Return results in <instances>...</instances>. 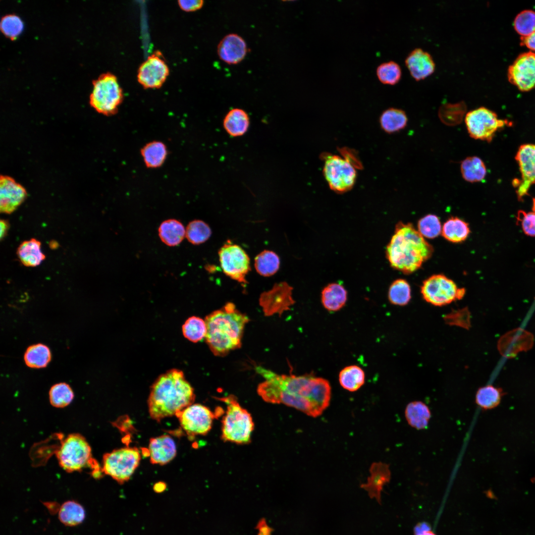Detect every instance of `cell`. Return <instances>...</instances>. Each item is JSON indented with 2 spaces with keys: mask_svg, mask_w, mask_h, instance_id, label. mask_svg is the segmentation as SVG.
<instances>
[{
  "mask_svg": "<svg viewBox=\"0 0 535 535\" xmlns=\"http://www.w3.org/2000/svg\"><path fill=\"white\" fill-rule=\"evenodd\" d=\"M517 220L521 223L524 232L527 235L535 236V213L519 211Z\"/></svg>",
  "mask_w": 535,
  "mask_h": 535,
  "instance_id": "7dc6e473",
  "label": "cell"
},
{
  "mask_svg": "<svg viewBox=\"0 0 535 535\" xmlns=\"http://www.w3.org/2000/svg\"><path fill=\"white\" fill-rule=\"evenodd\" d=\"M533 208V212L535 213V198H533V208Z\"/></svg>",
  "mask_w": 535,
  "mask_h": 535,
  "instance_id": "9f6ffc18",
  "label": "cell"
},
{
  "mask_svg": "<svg viewBox=\"0 0 535 535\" xmlns=\"http://www.w3.org/2000/svg\"><path fill=\"white\" fill-rule=\"evenodd\" d=\"M460 171L463 178L466 181L476 183L484 179L486 174V168L481 158L477 156H470L461 161Z\"/></svg>",
  "mask_w": 535,
  "mask_h": 535,
  "instance_id": "f546056e",
  "label": "cell"
},
{
  "mask_svg": "<svg viewBox=\"0 0 535 535\" xmlns=\"http://www.w3.org/2000/svg\"><path fill=\"white\" fill-rule=\"evenodd\" d=\"M521 44L535 52V31L529 36L521 37Z\"/></svg>",
  "mask_w": 535,
  "mask_h": 535,
  "instance_id": "681fc988",
  "label": "cell"
},
{
  "mask_svg": "<svg viewBox=\"0 0 535 535\" xmlns=\"http://www.w3.org/2000/svg\"><path fill=\"white\" fill-rule=\"evenodd\" d=\"M381 128L388 134L397 132L406 127L408 117L402 109L390 107L384 110L379 118Z\"/></svg>",
  "mask_w": 535,
  "mask_h": 535,
  "instance_id": "f1b7e54d",
  "label": "cell"
},
{
  "mask_svg": "<svg viewBox=\"0 0 535 535\" xmlns=\"http://www.w3.org/2000/svg\"><path fill=\"white\" fill-rule=\"evenodd\" d=\"M51 359L50 349L43 343L29 346L24 354V360L26 365L33 369L46 367L51 362Z\"/></svg>",
  "mask_w": 535,
  "mask_h": 535,
  "instance_id": "4dcf8cb0",
  "label": "cell"
},
{
  "mask_svg": "<svg viewBox=\"0 0 535 535\" xmlns=\"http://www.w3.org/2000/svg\"><path fill=\"white\" fill-rule=\"evenodd\" d=\"M280 266L278 256L274 252L264 250L255 259V268L257 272L263 276H270L275 274Z\"/></svg>",
  "mask_w": 535,
  "mask_h": 535,
  "instance_id": "d590c367",
  "label": "cell"
},
{
  "mask_svg": "<svg viewBox=\"0 0 535 535\" xmlns=\"http://www.w3.org/2000/svg\"><path fill=\"white\" fill-rule=\"evenodd\" d=\"M148 450L151 463L160 465L171 461L176 456L177 452L174 440L166 434L151 438Z\"/></svg>",
  "mask_w": 535,
  "mask_h": 535,
  "instance_id": "7402d4cb",
  "label": "cell"
},
{
  "mask_svg": "<svg viewBox=\"0 0 535 535\" xmlns=\"http://www.w3.org/2000/svg\"><path fill=\"white\" fill-rule=\"evenodd\" d=\"M292 290L290 285L283 281L275 283L270 290L263 293L260 303L265 312L269 314L288 310L295 302Z\"/></svg>",
  "mask_w": 535,
  "mask_h": 535,
  "instance_id": "e0dca14e",
  "label": "cell"
},
{
  "mask_svg": "<svg viewBox=\"0 0 535 535\" xmlns=\"http://www.w3.org/2000/svg\"><path fill=\"white\" fill-rule=\"evenodd\" d=\"M249 49L245 39L236 33L224 36L217 46L219 58L228 65H236L246 57Z\"/></svg>",
  "mask_w": 535,
  "mask_h": 535,
  "instance_id": "d6986e66",
  "label": "cell"
},
{
  "mask_svg": "<svg viewBox=\"0 0 535 535\" xmlns=\"http://www.w3.org/2000/svg\"><path fill=\"white\" fill-rule=\"evenodd\" d=\"M223 122L226 131L231 136L237 137L243 135L247 131L250 119L244 110L234 108L227 113Z\"/></svg>",
  "mask_w": 535,
  "mask_h": 535,
  "instance_id": "484cf974",
  "label": "cell"
},
{
  "mask_svg": "<svg viewBox=\"0 0 535 535\" xmlns=\"http://www.w3.org/2000/svg\"><path fill=\"white\" fill-rule=\"evenodd\" d=\"M0 239L2 240L7 234L8 230L9 227V224L8 221L5 219H1L0 221Z\"/></svg>",
  "mask_w": 535,
  "mask_h": 535,
  "instance_id": "f5cc1de1",
  "label": "cell"
},
{
  "mask_svg": "<svg viewBox=\"0 0 535 535\" xmlns=\"http://www.w3.org/2000/svg\"><path fill=\"white\" fill-rule=\"evenodd\" d=\"M0 29L6 37L15 40L23 31L24 23L18 15L7 14L1 18Z\"/></svg>",
  "mask_w": 535,
  "mask_h": 535,
  "instance_id": "7bdbcfd3",
  "label": "cell"
},
{
  "mask_svg": "<svg viewBox=\"0 0 535 535\" xmlns=\"http://www.w3.org/2000/svg\"><path fill=\"white\" fill-rule=\"evenodd\" d=\"M222 410L217 408L214 413L209 408L200 404H192L179 411L175 416L180 426L191 437L205 435L211 430L214 419L221 415Z\"/></svg>",
  "mask_w": 535,
  "mask_h": 535,
  "instance_id": "7c38bea8",
  "label": "cell"
},
{
  "mask_svg": "<svg viewBox=\"0 0 535 535\" xmlns=\"http://www.w3.org/2000/svg\"><path fill=\"white\" fill-rule=\"evenodd\" d=\"M257 529L259 531L258 535H270L271 529L266 524L265 520H262L259 523Z\"/></svg>",
  "mask_w": 535,
  "mask_h": 535,
  "instance_id": "816d5d0a",
  "label": "cell"
},
{
  "mask_svg": "<svg viewBox=\"0 0 535 535\" xmlns=\"http://www.w3.org/2000/svg\"><path fill=\"white\" fill-rule=\"evenodd\" d=\"M256 370L265 378L257 391L267 402L283 404L314 418L321 415L329 405L331 386L324 378L312 373L279 374L260 366Z\"/></svg>",
  "mask_w": 535,
  "mask_h": 535,
  "instance_id": "6da1fadb",
  "label": "cell"
},
{
  "mask_svg": "<svg viewBox=\"0 0 535 535\" xmlns=\"http://www.w3.org/2000/svg\"><path fill=\"white\" fill-rule=\"evenodd\" d=\"M141 459L136 447H126L104 454L103 473L119 484L128 481L138 467Z\"/></svg>",
  "mask_w": 535,
  "mask_h": 535,
  "instance_id": "9c48e42d",
  "label": "cell"
},
{
  "mask_svg": "<svg viewBox=\"0 0 535 535\" xmlns=\"http://www.w3.org/2000/svg\"><path fill=\"white\" fill-rule=\"evenodd\" d=\"M339 152L342 157L324 152L321 158L323 161V175L330 189L342 194L353 188L357 180V169L363 165L352 150L343 148Z\"/></svg>",
  "mask_w": 535,
  "mask_h": 535,
  "instance_id": "5b68a950",
  "label": "cell"
},
{
  "mask_svg": "<svg viewBox=\"0 0 535 535\" xmlns=\"http://www.w3.org/2000/svg\"><path fill=\"white\" fill-rule=\"evenodd\" d=\"M423 299L428 303L441 307L461 299L464 288H459L451 279L443 274H434L424 281L421 287Z\"/></svg>",
  "mask_w": 535,
  "mask_h": 535,
  "instance_id": "30bf717a",
  "label": "cell"
},
{
  "mask_svg": "<svg viewBox=\"0 0 535 535\" xmlns=\"http://www.w3.org/2000/svg\"><path fill=\"white\" fill-rule=\"evenodd\" d=\"M16 254L23 265L35 267L40 265L46 256L41 251V243L35 238L22 242L18 247Z\"/></svg>",
  "mask_w": 535,
  "mask_h": 535,
  "instance_id": "d4e9b609",
  "label": "cell"
},
{
  "mask_svg": "<svg viewBox=\"0 0 535 535\" xmlns=\"http://www.w3.org/2000/svg\"><path fill=\"white\" fill-rule=\"evenodd\" d=\"M503 391L500 388L491 385L480 387L476 394V403L482 409L486 410L497 407L500 403Z\"/></svg>",
  "mask_w": 535,
  "mask_h": 535,
  "instance_id": "8d00e7d4",
  "label": "cell"
},
{
  "mask_svg": "<svg viewBox=\"0 0 535 535\" xmlns=\"http://www.w3.org/2000/svg\"><path fill=\"white\" fill-rule=\"evenodd\" d=\"M212 234L209 225L203 220L195 219L190 222L186 228L185 236L193 245H199L207 241Z\"/></svg>",
  "mask_w": 535,
  "mask_h": 535,
  "instance_id": "60d3db41",
  "label": "cell"
},
{
  "mask_svg": "<svg viewBox=\"0 0 535 535\" xmlns=\"http://www.w3.org/2000/svg\"><path fill=\"white\" fill-rule=\"evenodd\" d=\"M411 298L410 286L405 279H397L392 282L388 292V299L391 304L404 306Z\"/></svg>",
  "mask_w": 535,
  "mask_h": 535,
  "instance_id": "74e56055",
  "label": "cell"
},
{
  "mask_svg": "<svg viewBox=\"0 0 535 535\" xmlns=\"http://www.w3.org/2000/svg\"><path fill=\"white\" fill-rule=\"evenodd\" d=\"M140 154L147 168L156 169L161 167L165 162L168 151L164 143L159 140H153L142 147Z\"/></svg>",
  "mask_w": 535,
  "mask_h": 535,
  "instance_id": "603a6c76",
  "label": "cell"
},
{
  "mask_svg": "<svg viewBox=\"0 0 535 535\" xmlns=\"http://www.w3.org/2000/svg\"><path fill=\"white\" fill-rule=\"evenodd\" d=\"M218 254L223 272L231 279L246 285V276L251 267L250 258L244 249L228 241L219 249Z\"/></svg>",
  "mask_w": 535,
  "mask_h": 535,
  "instance_id": "4fadbf2b",
  "label": "cell"
},
{
  "mask_svg": "<svg viewBox=\"0 0 535 535\" xmlns=\"http://www.w3.org/2000/svg\"><path fill=\"white\" fill-rule=\"evenodd\" d=\"M195 399L194 389L183 372L169 370L158 377L151 386L147 402L150 416L160 422L193 404Z\"/></svg>",
  "mask_w": 535,
  "mask_h": 535,
  "instance_id": "7a4b0ae2",
  "label": "cell"
},
{
  "mask_svg": "<svg viewBox=\"0 0 535 535\" xmlns=\"http://www.w3.org/2000/svg\"><path fill=\"white\" fill-rule=\"evenodd\" d=\"M405 416L408 424L417 429L427 428L431 417L428 407L420 401H415L408 404L405 410Z\"/></svg>",
  "mask_w": 535,
  "mask_h": 535,
  "instance_id": "83f0119b",
  "label": "cell"
},
{
  "mask_svg": "<svg viewBox=\"0 0 535 535\" xmlns=\"http://www.w3.org/2000/svg\"><path fill=\"white\" fill-rule=\"evenodd\" d=\"M59 433V445L55 455L61 468L68 473L80 471L90 468L95 459L92 457L91 448L86 438L78 433L68 434L62 439Z\"/></svg>",
  "mask_w": 535,
  "mask_h": 535,
  "instance_id": "52a82bcc",
  "label": "cell"
},
{
  "mask_svg": "<svg viewBox=\"0 0 535 535\" xmlns=\"http://www.w3.org/2000/svg\"><path fill=\"white\" fill-rule=\"evenodd\" d=\"M338 378L340 384L344 389L354 392L365 383V373L358 366H348L341 370Z\"/></svg>",
  "mask_w": 535,
  "mask_h": 535,
  "instance_id": "836d02e7",
  "label": "cell"
},
{
  "mask_svg": "<svg viewBox=\"0 0 535 535\" xmlns=\"http://www.w3.org/2000/svg\"><path fill=\"white\" fill-rule=\"evenodd\" d=\"M514 26L521 37L529 36L535 31V12L531 10L521 12L516 16Z\"/></svg>",
  "mask_w": 535,
  "mask_h": 535,
  "instance_id": "ee69618b",
  "label": "cell"
},
{
  "mask_svg": "<svg viewBox=\"0 0 535 535\" xmlns=\"http://www.w3.org/2000/svg\"><path fill=\"white\" fill-rule=\"evenodd\" d=\"M169 74V69L162 54L156 51L139 66L137 80L144 89H159L165 82Z\"/></svg>",
  "mask_w": 535,
  "mask_h": 535,
  "instance_id": "5bb4252c",
  "label": "cell"
},
{
  "mask_svg": "<svg viewBox=\"0 0 535 535\" xmlns=\"http://www.w3.org/2000/svg\"><path fill=\"white\" fill-rule=\"evenodd\" d=\"M158 231L161 241L170 247L178 245L184 239L186 234L183 224L175 219H168L162 222Z\"/></svg>",
  "mask_w": 535,
  "mask_h": 535,
  "instance_id": "4316f807",
  "label": "cell"
},
{
  "mask_svg": "<svg viewBox=\"0 0 535 535\" xmlns=\"http://www.w3.org/2000/svg\"><path fill=\"white\" fill-rule=\"evenodd\" d=\"M433 252L432 246L411 223L399 222L385 253L393 268L409 274L419 269Z\"/></svg>",
  "mask_w": 535,
  "mask_h": 535,
  "instance_id": "3957f363",
  "label": "cell"
},
{
  "mask_svg": "<svg viewBox=\"0 0 535 535\" xmlns=\"http://www.w3.org/2000/svg\"><path fill=\"white\" fill-rule=\"evenodd\" d=\"M49 400L51 404L56 408L68 406L74 398V392L70 386L65 382H59L50 388Z\"/></svg>",
  "mask_w": 535,
  "mask_h": 535,
  "instance_id": "ab89813d",
  "label": "cell"
},
{
  "mask_svg": "<svg viewBox=\"0 0 535 535\" xmlns=\"http://www.w3.org/2000/svg\"><path fill=\"white\" fill-rule=\"evenodd\" d=\"M370 472L371 475L367 479V482L362 484L360 487L368 492L371 498H375L378 503L381 504V492L383 487L390 480L389 465L382 462L373 463Z\"/></svg>",
  "mask_w": 535,
  "mask_h": 535,
  "instance_id": "44dd1931",
  "label": "cell"
},
{
  "mask_svg": "<svg viewBox=\"0 0 535 535\" xmlns=\"http://www.w3.org/2000/svg\"><path fill=\"white\" fill-rule=\"evenodd\" d=\"M420 535H436V534H434L432 531H429L427 532L426 533H424V534H421Z\"/></svg>",
  "mask_w": 535,
  "mask_h": 535,
  "instance_id": "11a10c76",
  "label": "cell"
},
{
  "mask_svg": "<svg viewBox=\"0 0 535 535\" xmlns=\"http://www.w3.org/2000/svg\"><path fill=\"white\" fill-rule=\"evenodd\" d=\"M376 75L383 84L394 85L399 82L402 76L400 65L394 61L382 63L376 68Z\"/></svg>",
  "mask_w": 535,
  "mask_h": 535,
  "instance_id": "b9f144b4",
  "label": "cell"
},
{
  "mask_svg": "<svg viewBox=\"0 0 535 535\" xmlns=\"http://www.w3.org/2000/svg\"><path fill=\"white\" fill-rule=\"evenodd\" d=\"M418 229V231L424 237L429 239L437 237L442 231L438 217L432 214H428L419 220Z\"/></svg>",
  "mask_w": 535,
  "mask_h": 535,
  "instance_id": "f6af8a7d",
  "label": "cell"
},
{
  "mask_svg": "<svg viewBox=\"0 0 535 535\" xmlns=\"http://www.w3.org/2000/svg\"><path fill=\"white\" fill-rule=\"evenodd\" d=\"M466 127L470 136L476 140L490 142L495 133L508 123L499 119L491 110L481 107L468 112L465 117Z\"/></svg>",
  "mask_w": 535,
  "mask_h": 535,
  "instance_id": "8fae6325",
  "label": "cell"
},
{
  "mask_svg": "<svg viewBox=\"0 0 535 535\" xmlns=\"http://www.w3.org/2000/svg\"><path fill=\"white\" fill-rule=\"evenodd\" d=\"M515 160L521 174V179L514 183L519 200L528 195L531 186L535 183V144H526L520 146Z\"/></svg>",
  "mask_w": 535,
  "mask_h": 535,
  "instance_id": "2e32d148",
  "label": "cell"
},
{
  "mask_svg": "<svg viewBox=\"0 0 535 535\" xmlns=\"http://www.w3.org/2000/svg\"><path fill=\"white\" fill-rule=\"evenodd\" d=\"M206 341L215 356H223L239 348L248 317L238 310L234 304L227 303L222 308L208 315Z\"/></svg>",
  "mask_w": 535,
  "mask_h": 535,
  "instance_id": "277c9868",
  "label": "cell"
},
{
  "mask_svg": "<svg viewBox=\"0 0 535 535\" xmlns=\"http://www.w3.org/2000/svg\"><path fill=\"white\" fill-rule=\"evenodd\" d=\"M470 233L468 223L457 217H452L446 220L441 231L443 237L453 243L465 241Z\"/></svg>",
  "mask_w": 535,
  "mask_h": 535,
  "instance_id": "d6a6232c",
  "label": "cell"
},
{
  "mask_svg": "<svg viewBox=\"0 0 535 535\" xmlns=\"http://www.w3.org/2000/svg\"><path fill=\"white\" fill-rule=\"evenodd\" d=\"M508 78L520 91L535 88V53L529 52L519 55L508 68Z\"/></svg>",
  "mask_w": 535,
  "mask_h": 535,
  "instance_id": "9a60e30c",
  "label": "cell"
},
{
  "mask_svg": "<svg viewBox=\"0 0 535 535\" xmlns=\"http://www.w3.org/2000/svg\"><path fill=\"white\" fill-rule=\"evenodd\" d=\"M166 487V485L164 482H159L154 484V490L155 492L160 493L163 492Z\"/></svg>",
  "mask_w": 535,
  "mask_h": 535,
  "instance_id": "db71d44e",
  "label": "cell"
},
{
  "mask_svg": "<svg viewBox=\"0 0 535 535\" xmlns=\"http://www.w3.org/2000/svg\"><path fill=\"white\" fill-rule=\"evenodd\" d=\"M86 516L84 507L75 500L64 502L58 510V519L64 525L69 527L77 526L82 523Z\"/></svg>",
  "mask_w": 535,
  "mask_h": 535,
  "instance_id": "1f68e13d",
  "label": "cell"
},
{
  "mask_svg": "<svg viewBox=\"0 0 535 535\" xmlns=\"http://www.w3.org/2000/svg\"><path fill=\"white\" fill-rule=\"evenodd\" d=\"M347 292L344 287L338 283H331L325 286L321 292V304L326 310L337 312L345 305Z\"/></svg>",
  "mask_w": 535,
  "mask_h": 535,
  "instance_id": "cb8c5ba5",
  "label": "cell"
},
{
  "mask_svg": "<svg viewBox=\"0 0 535 535\" xmlns=\"http://www.w3.org/2000/svg\"><path fill=\"white\" fill-rule=\"evenodd\" d=\"M183 336L188 340L196 343L206 337L207 325L205 320L200 317H189L182 326Z\"/></svg>",
  "mask_w": 535,
  "mask_h": 535,
  "instance_id": "f35d334b",
  "label": "cell"
},
{
  "mask_svg": "<svg viewBox=\"0 0 535 535\" xmlns=\"http://www.w3.org/2000/svg\"><path fill=\"white\" fill-rule=\"evenodd\" d=\"M470 314L467 309L453 311L444 317L445 321L452 324L468 328L470 326Z\"/></svg>",
  "mask_w": 535,
  "mask_h": 535,
  "instance_id": "bcb514c9",
  "label": "cell"
},
{
  "mask_svg": "<svg viewBox=\"0 0 535 535\" xmlns=\"http://www.w3.org/2000/svg\"><path fill=\"white\" fill-rule=\"evenodd\" d=\"M27 193L25 188L13 178L1 175L0 178V211L10 214L25 201Z\"/></svg>",
  "mask_w": 535,
  "mask_h": 535,
  "instance_id": "ac0fdd59",
  "label": "cell"
},
{
  "mask_svg": "<svg viewBox=\"0 0 535 535\" xmlns=\"http://www.w3.org/2000/svg\"><path fill=\"white\" fill-rule=\"evenodd\" d=\"M178 5L183 10L187 12L195 11L201 9L204 4L202 0H178Z\"/></svg>",
  "mask_w": 535,
  "mask_h": 535,
  "instance_id": "c3c4849f",
  "label": "cell"
},
{
  "mask_svg": "<svg viewBox=\"0 0 535 535\" xmlns=\"http://www.w3.org/2000/svg\"><path fill=\"white\" fill-rule=\"evenodd\" d=\"M467 106L462 101L454 104L442 105L438 110L441 121L448 126H455L461 123L466 114Z\"/></svg>",
  "mask_w": 535,
  "mask_h": 535,
  "instance_id": "e575fe53",
  "label": "cell"
},
{
  "mask_svg": "<svg viewBox=\"0 0 535 535\" xmlns=\"http://www.w3.org/2000/svg\"><path fill=\"white\" fill-rule=\"evenodd\" d=\"M92 83L93 89L89 97L90 106L102 114H115L124 99L116 76L110 72H106L93 80Z\"/></svg>",
  "mask_w": 535,
  "mask_h": 535,
  "instance_id": "ba28073f",
  "label": "cell"
},
{
  "mask_svg": "<svg viewBox=\"0 0 535 535\" xmlns=\"http://www.w3.org/2000/svg\"><path fill=\"white\" fill-rule=\"evenodd\" d=\"M218 399L227 405L222 420V440L239 444L249 443L254 428L251 414L240 406L234 396Z\"/></svg>",
  "mask_w": 535,
  "mask_h": 535,
  "instance_id": "8992f818",
  "label": "cell"
},
{
  "mask_svg": "<svg viewBox=\"0 0 535 535\" xmlns=\"http://www.w3.org/2000/svg\"><path fill=\"white\" fill-rule=\"evenodd\" d=\"M411 75L416 81L423 80L431 75L435 68L431 55L421 48H416L407 55L405 60Z\"/></svg>",
  "mask_w": 535,
  "mask_h": 535,
  "instance_id": "ffe728a7",
  "label": "cell"
},
{
  "mask_svg": "<svg viewBox=\"0 0 535 535\" xmlns=\"http://www.w3.org/2000/svg\"><path fill=\"white\" fill-rule=\"evenodd\" d=\"M429 531H431V526L426 522L419 523L414 528L415 535H420Z\"/></svg>",
  "mask_w": 535,
  "mask_h": 535,
  "instance_id": "f907efd6",
  "label": "cell"
}]
</instances>
